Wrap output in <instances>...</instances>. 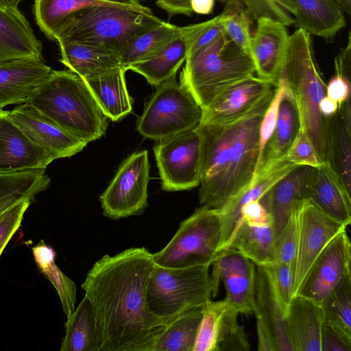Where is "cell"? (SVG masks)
Returning a JSON list of instances; mask_svg holds the SVG:
<instances>
[{
  "mask_svg": "<svg viewBox=\"0 0 351 351\" xmlns=\"http://www.w3.org/2000/svg\"><path fill=\"white\" fill-rule=\"evenodd\" d=\"M155 263L144 247L96 261L82 285L96 317L99 351H153L169 324L148 308L146 289Z\"/></svg>",
  "mask_w": 351,
  "mask_h": 351,
  "instance_id": "1",
  "label": "cell"
},
{
  "mask_svg": "<svg viewBox=\"0 0 351 351\" xmlns=\"http://www.w3.org/2000/svg\"><path fill=\"white\" fill-rule=\"evenodd\" d=\"M269 92L250 112L225 124L201 123L199 204L221 209L252 183L259 157V130L275 92Z\"/></svg>",
  "mask_w": 351,
  "mask_h": 351,
  "instance_id": "2",
  "label": "cell"
},
{
  "mask_svg": "<svg viewBox=\"0 0 351 351\" xmlns=\"http://www.w3.org/2000/svg\"><path fill=\"white\" fill-rule=\"evenodd\" d=\"M25 102L87 143L103 136L108 126L84 80L69 69L52 70Z\"/></svg>",
  "mask_w": 351,
  "mask_h": 351,
  "instance_id": "3",
  "label": "cell"
},
{
  "mask_svg": "<svg viewBox=\"0 0 351 351\" xmlns=\"http://www.w3.org/2000/svg\"><path fill=\"white\" fill-rule=\"evenodd\" d=\"M165 21L149 8L122 5L88 7L65 18L54 41L69 40L104 47L120 55L141 34Z\"/></svg>",
  "mask_w": 351,
  "mask_h": 351,
  "instance_id": "4",
  "label": "cell"
},
{
  "mask_svg": "<svg viewBox=\"0 0 351 351\" xmlns=\"http://www.w3.org/2000/svg\"><path fill=\"white\" fill-rule=\"evenodd\" d=\"M278 79L285 83L300 112L302 129L322 162L325 159L324 117L319 104L326 96V84L317 66L311 36L298 28L289 35Z\"/></svg>",
  "mask_w": 351,
  "mask_h": 351,
  "instance_id": "5",
  "label": "cell"
},
{
  "mask_svg": "<svg viewBox=\"0 0 351 351\" xmlns=\"http://www.w3.org/2000/svg\"><path fill=\"white\" fill-rule=\"evenodd\" d=\"M255 73L250 54L224 32L206 47L187 54L179 83L204 110L226 88Z\"/></svg>",
  "mask_w": 351,
  "mask_h": 351,
  "instance_id": "6",
  "label": "cell"
},
{
  "mask_svg": "<svg viewBox=\"0 0 351 351\" xmlns=\"http://www.w3.org/2000/svg\"><path fill=\"white\" fill-rule=\"evenodd\" d=\"M211 265L204 263L178 268L155 264L146 289L150 311L170 324L181 313L204 305L213 295Z\"/></svg>",
  "mask_w": 351,
  "mask_h": 351,
  "instance_id": "7",
  "label": "cell"
},
{
  "mask_svg": "<svg viewBox=\"0 0 351 351\" xmlns=\"http://www.w3.org/2000/svg\"><path fill=\"white\" fill-rule=\"evenodd\" d=\"M202 118L203 108L175 75L156 86L137 119L136 130L158 141L195 129Z\"/></svg>",
  "mask_w": 351,
  "mask_h": 351,
  "instance_id": "8",
  "label": "cell"
},
{
  "mask_svg": "<svg viewBox=\"0 0 351 351\" xmlns=\"http://www.w3.org/2000/svg\"><path fill=\"white\" fill-rule=\"evenodd\" d=\"M221 232L219 210L202 206L182 221L170 241L152 254L155 264L184 267L212 263L218 254Z\"/></svg>",
  "mask_w": 351,
  "mask_h": 351,
  "instance_id": "9",
  "label": "cell"
},
{
  "mask_svg": "<svg viewBox=\"0 0 351 351\" xmlns=\"http://www.w3.org/2000/svg\"><path fill=\"white\" fill-rule=\"evenodd\" d=\"M149 165L147 150L129 156L99 196L104 216L113 220L140 215L147 208Z\"/></svg>",
  "mask_w": 351,
  "mask_h": 351,
  "instance_id": "10",
  "label": "cell"
},
{
  "mask_svg": "<svg viewBox=\"0 0 351 351\" xmlns=\"http://www.w3.org/2000/svg\"><path fill=\"white\" fill-rule=\"evenodd\" d=\"M153 149L163 191H186L200 184L201 138L196 128L158 141Z\"/></svg>",
  "mask_w": 351,
  "mask_h": 351,
  "instance_id": "11",
  "label": "cell"
},
{
  "mask_svg": "<svg viewBox=\"0 0 351 351\" xmlns=\"http://www.w3.org/2000/svg\"><path fill=\"white\" fill-rule=\"evenodd\" d=\"M212 265L213 295L217 293L220 279L226 289L228 304L239 314L253 313L256 265L230 247L219 252Z\"/></svg>",
  "mask_w": 351,
  "mask_h": 351,
  "instance_id": "12",
  "label": "cell"
},
{
  "mask_svg": "<svg viewBox=\"0 0 351 351\" xmlns=\"http://www.w3.org/2000/svg\"><path fill=\"white\" fill-rule=\"evenodd\" d=\"M350 263L351 245L346 229L331 239L321 252L295 295L320 304L332 289L351 274Z\"/></svg>",
  "mask_w": 351,
  "mask_h": 351,
  "instance_id": "13",
  "label": "cell"
},
{
  "mask_svg": "<svg viewBox=\"0 0 351 351\" xmlns=\"http://www.w3.org/2000/svg\"><path fill=\"white\" fill-rule=\"evenodd\" d=\"M346 227L344 223L321 212L308 200L304 203L299 213L293 296L321 252Z\"/></svg>",
  "mask_w": 351,
  "mask_h": 351,
  "instance_id": "14",
  "label": "cell"
},
{
  "mask_svg": "<svg viewBox=\"0 0 351 351\" xmlns=\"http://www.w3.org/2000/svg\"><path fill=\"white\" fill-rule=\"evenodd\" d=\"M8 117L34 144L48 152L54 160L71 157L88 143L64 130L27 102L8 110Z\"/></svg>",
  "mask_w": 351,
  "mask_h": 351,
  "instance_id": "15",
  "label": "cell"
},
{
  "mask_svg": "<svg viewBox=\"0 0 351 351\" xmlns=\"http://www.w3.org/2000/svg\"><path fill=\"white\" fill-rule=\"evenodd\" d=\"M276 86L270 81L254 75L240 80L223 90L203 110L201 123L232 122L250 112Z\"/></svg>",
  "mask_w": 351,
  "mask_h": 351,
  "instance_id": "16",
  "label": "cell"
},
{
  "mask_svg": "<svg viewBox=\"0 0 351 351\" xmlns=\"http://www.w3.org/2000/svg\"><path fill=\"white\" fill-rule=\"evenodd\" d=\"M312 169L310 166L295 167L259 199L271 217L276 239L293 212L307 200Z\"/></svg>",
  "mask_w": 351,
  "mask_h": 351,
  "instance_id": "17",
  "label": "cell"
},
{
  "mask_svg": "<svg viewBox=\"0 0 351 351\" xmlns=\"http://www.w3.org/2000/svg\"><path fill=\"white\" fill-rule=\"evenodd\" d=\"M16 60L45 62L43 45L18 6L0 0V64Z\"/></svg>",
  "mask_w": 351,
  "mask_h": 351,
  "instance_id": "18",
  "label": "cell"
},
{
  "mask_svg": "<svg viewBox=\"0 0 351 351\" xmlns=\"http://www.w3.org/2000/svg\"><path fill=\"white\" fill-rule=\"evenodd\" d=\"M54 159L0 110V173L45 169Z\"/></svg>",
  "mask_w": 351,
  "mask_h": 351,
  "instance_id": "19",
  "label": "cell"
},
{
  "mask_svg": "<svg viewBox=\"0 0 351 351\" xmlns=\"http://www.w3.org/2000/svg\"><path fill=\"white\" fill-rule=\"evenodd\" d=\"M252 35L249 53L257 76L277 86L289 34L281 23L261 18Z\"/></svg>",
  "mask_w": 351,
  "mask_h": 351,
  "instance_id": "20",
  "label": "cell"
},
{
  "mask_svg": "<svg viewBox=\"0 0 351 351\" xmlns=\"http://www.w3.org/2000/svg\"><path fill=\"white\" fill-rule=\"evenodd\" d=\"M350 97L339 104L332 115L324 117L325 159L351 195Z\"/></svg>",
  "mask_w": 351,
  "mask_h": 351,
  "instance_id": "21",
  "label": "cell"
},
{
  "mask_svg": "<svg viewBox=\"0 0 351 351\" xmlns=\"http://www.w3.org/2000/svg\"><path fill=\"white\" fill-rule=\"evenodd\" d=\"M210 20L183 27L182 32L149 59L130 66L147 82L158 86L173 76L185 61L190 44L208 25Z\"/></svg>",
  "mask_w": 351,
  "mask_h": 351,
  "instance_id": "22",
  "label": "cell"
},
{
  "mask_svg": "<svg viewBox=\"0 0 351 351\" xmlns=\"http://www.w3.org/2000/svg\"><path fill=\"white\" fill-rule=\"evenodd\" d=\"M296 165L285 157L269 167L258 172L250 186L219 209L221 232L218 253L228 248L232 236L241 220V208L247 203L259 199L280 179Z\"/></svg>",
  "mask_w": 351,
  "mask_h": 351,
  "instance_id": "23",
  "label": "cell"
},
{
  "mask_svg": "<svg viewBox=\"0 0 351 351\" xmlns=\"http://www.w3.org/2000/svg\"><path fill=\"white\" fill-rule=\"evenodd\" d=\"M307 200L327 216L350 224L351 195L327 162L313 167Z\"/></svg>",
  "mask_w": 351,
  "mask_h": 351,
  "instance_id": "24",
  "label": "cell"
},
{
  "mask_svg": "<svg viewBox=\"0 0 351 351\" xmlns=\"http://www.w3.org/2000/svg\"><path fill=\"white\" fill-rule=\"evenodd\" d=\"M52 71L45 62L16 60L0 64V110L24 103Z\"/></svg>",
  "mask_w": 351,
  "mask_h": 351,
  "instance_id": "25",
  "label": "cell"
},
{
  "mask_svg": "<svg viewBox=\"0 0 351 351\" xmlns=\"http://www.w3.org/2000/svg\"><path fill=\"white\" fill-rule=\"evenodd\" d=\"M253 313L271 335L276 351H294L285 314L266 271L256 266Z\"/></svg>",
  "mask_w": 351,
  "mask_h": 351,
  "instance_id": "26",
  "label": "cell"
},
{
  "mask_svg": "<svg viewBox=\"0 0 351 351\" xmlns=\"http://www.w3.org/2000/svg\"><path fill=\"white\" fill-rule=\"evenodd\" d=\"M285 317L294 351H321L324 316L320 304L295 295L291 300Z\"/></svg>",
  "mask_w": 351,
  "mask_h": 351,
  "instance_id": "27",
  "label": "cell"
},
{
  "mask_svg": "<svg viewBox=\"0 0 351 351\" xmlns=\"http://www.w3.org/2000/svg\"><path fill=\"white\" fill-rule=\"evenodd\" d=\"M294 24L310 36L332 43L346 25L344 12L337 0H291Z\"/></svg>",
  "mask_w": 351,
  "mask_h": 351,
  "instance_id": "28",
  "label": "cell"
},
{
  "mask_svg": "<svg viewBox=\"0 0 351 351\" xmlns=\"http://www.w3.org/2000/svg\"><path fill=\"white\" fill-rule=\"evenodd\" d=\"M125 72L119 67L83 79L103 112L113 121L121 120L132 110L134 100L127 89Z\"/></svg>",
  "mask_w": 351,
  "mask_h": 351,
  "instance_id": "29",
  "label": "cell"
},
{
  "mask_svg": "<svg viewBox=\"0 0 351 351\" xmlns=\"http://www.w3.org/2000/svg\"><path fill=\"white\" fill-rule=\"evenodd\" d=\"M275 243L271 219L255 221L242 218L228 248L237 250L256 266L263 267L274 262Z\"/></svg>",
  "mask_w": 351,
  "mask_h": 351,
  "instance_id": "30",
  "label": "cell"
},
{
  "mask_svg": "<svg viewBox=\"0 0 351 351\" xmlns=\"http://www.w3.org/2000/svg\"><path fill=\"white\" fill-rule=\"evenodd\" d=\"M301 129L298 105L287 87L279 105L273 134L264 149L256 176L285 157Z\"/></svg>",
  "mask_w": 351,
  "mask_h": 351,
  "instance_id": "31",
  "label": "cell"
},
{
  "mask_svg": "<svg viewBox=\"0 0 351 351\" xmlns=\"http://www.w3.org/2000/svg\"><path fill=\"white\" fill-rule=\"evenodd\" d=\"M60 62L82 79L122 67L119 56L104 47L58 40Z\"/></svg>",
  "mask_w": 351,
  "mask_h": 351,
  "instance_id": "32",
  "label": "cell"
},
{
  "mask_svg": "<svg viewBox=\"0 0 351 351\" xmlns=\"http://www.w3.org/2000/svg\"><path fill=\"white\" fill-rule=\"evenodd\" d=\"M101 5H122L147 10L138 0H34V15L40 30L50 40L62 21L70 14L84 8Z\"/></svg>",
  "mask_w": 351,
  "mask_h": 351,
  "instance_id": "33",
  "label": "cell"
},
{
  "mask_svg": "<svg viewBox=\"0 0 351 351\" xmlns=\"http://www.w3.org/2000/svg\"><path fill=\"white\" fill-rule=\"evenodd\" d=\"M61 351H99V337L93 306L84 295L65 322Z\"/></svg>",
  "mask_w": 351,
  "mask_h": 351,
  "instance_id": "34",
  "label": "cell"
},
{
  "mask_svg": "<svg viewBox=\"0 0 351 351\" xmlns=\"http://www.w3.org/2000/svg\"><path fill=\"white\" fill-rule=\"evenodd\" d=\"M49 182L45 169L0 173V213L21 201H34Z\"/></svg>",
  "mask_w": 351,
  "mask_h": 351,
  "instance_id": "35",
  "label": "cell"
},
{
  "mask_svg": "<svg viewBox=\"0 0 351 351\" xmlns=\"http://www.w3.org/2000/svg\"><path fill=\"white\" fill-rule=\"evenodd\" d=\"M183 27L167 22L154 27L138 36L120 55V63L126 71L135 64L153 57L182 31Z\"/></svg>",
  "mask_w": 351,
  "mask_h": 351,
  "instance_id": "36",
  "label": "cell"
},
{
  "mask_svg": "<svg viewBox=\"0 0 351 351\" xmlns=\"http://www.w3.org/2000/svg\"><path fill=\"white\" fill-rule=\"evenodd\" d=\"M32 253L38 269L56 289L66 319H69L75 309L77 288L75 282L56 265L55 250L43 240L32 247Z\"/></svg>",
  "mask_w": 351,
  "mask_h": 351,
  "instance_id": "37",
  "label": "cell"
},
{
  "mask_svg": "<svg viewBox=\"0 0 351 351\" xmlns=\"http://www.w3.org/2000/svg\"><path fill=\"white\" fill-rule=\"evenodd\" d=\"M203 306L193 307L175 318L158 339L153 351H193Z\"/></svg>",
  "mask_w": 351,
  "mask_h": 351,
  "instance_id": "38",
  "label": "cell"
},
{
  "mask_svg": "<svg viewBox=\"0 0 351 351\" xmlns=\"http://www.w3.org/2000/svg\"><path fill=\"white\" fill-rule=\"evenodd\" d=\"M320 305L324 320L351 339V274L332 289Z\"/></svg>",
  "mask_w": 351,
  "mask_h": 351,
  "instance_id": "39",
  "label": "cell"
},
{
  "mask_svg": "<svg viewBox=\"0 0 351 351\" xmlns=\"http://www.w3.org/2000/svg\"><path fill=\"white\" fill-rule=\"evenodd\" d=\"M219 15L228 37L238 47L249 53L253 19L246 8L239 3L228 0Z\"/></svg>",
  "mask_w": 351,
  "mask_h": 351,
  "instance_id": "40",
  "label": "cell"
},
{
  "mask_svg": "<svg viewBox=\"0 0 351 351\" xmlns=\"http://www.w3.org/2000/svg\"><path fill=\"white\" fill-rule=\"evenodd\" d=\"M228 302L223 300L207 301L203 306L193 351H217L219 325Z\"/></svg>",
  "mask_w": 351,
  "mask_h": 351,
  "instance_id": "41",
  "label": "cell"
},
{
  "mask_svg": "<svg viewBox=\"0 0 351 351\" xmlns=\"http://www.w3.org/2000/svg\"><path fill=\"white\" fill-rule=\"evenodd\" d=\"M239 313L228 304L221 318L217 351H248L250 345L246 333L238 322Z\"/></svg>",
  "mask_w": 351,
  "mask_h": 351,
  "instance_id": "42",
  "label": "cell"
},
{
  "mask_svg": "<svg viewBox=\"0 0 351 351\" xmlns=\"http://www.w3.org/2000/svg\"><path fill=\"white\" fill-rule=\"evenodd\" d=\"M242 4L253 19H269L286 26L294 24L291 0H228Z\"/></svg>",
  "mask_w": 351,
  "mask_h": 351,
  "instance_id": "43",
  "label": "cell"
},
{
  "mask_svg": "<svg viewBox=\"0 0 351 351\" xmlns=\"http://www.w3.org/2000/svg\"><path fill=\"white\" fill-rule=\"evenodd\" d=\"M302 206L293 212L275 243L274 262L287 264L293 270L298 248L299 213Z\"/></svg>",
  "mask_w": 351,
  "mask_h": 351,
  "instance_id": "44",
  "label": "cell"
},
{
  "mask_svg": "<svg viewBox=\"0 0 351 351\" xmlns=\"http://www.w3.org/2000/svg\"><path fill=\"white\" fill-rule=\"evenodd\" d=\"M263 268L267 273L284 313L293 297L294 270L285 263L273 262Z\"/></svg>",
  "mask_w": 351,
  "mask_h": 351,
  "instance_id": "45",
  "label": "cell"
},
{
  "mask_svg": "<svg viewBox=\"0 0 351 351\" xmlns=\"http://www.w3.org/2000/svg\"><path fill=\"white\" fill-rule=\"evenodd\" d=\"M286 88L285 83L282 80L278 79L274 96L262 118L259 130V157L258 167L266 145L273 134L277 120L279 105L286 90Z\"/></svg>",
  "mask_w": 351,
  "mask_h": 351,
  "instance_id": "46",
  "label": "cell"
},
{
  "mask_svg": "<svg viewBox=\"0 0 351 351\" xmlns=\"http://www.w3.org/2000/svg\"><path fill=\"white\" fill-rule=\"evenodd\" d=\"M32 202L21 201L0 213V256L20 227L24 214Z\"/></svg>",
  "mask_w": 351,
  "mask_h": 351,
  "instance_id": "47",
  "label": "cell"
},
{
  "mask_svg": "<svg viewBox=\"0 0 351 351\" xmlns=\"http://www.w3.org/2000/svg\"><path fill=\"white\" fill-rule=\"evenodd\" d=\"M285 158L296 165L316 167L321 162L308 136L301 129Z\"/></svg>",
  "mask_w": 351,
  "mask_h": 351,
  "instance_id": "48",
  "label": "cell"
},
{
  "mask_svg": "<svg viewBox=\"0 0 351 351\" xmlns=\"http://www.w3.org/2000/svg\"><path fill=\"white\" fill-rule=\"evenodd\" d=\"M320 345L321 351H351V339L324 320L321 329Z\"/></svg>",
  "mask_w": 351,
  "mask_h": 351,
  "instance_id": "49",
  "label": "cell"
},
{
  "mask_svg": "<svg viewBox=\"0 0 351 351\" xmlns=\"http://www.w3.org/2000/svg\"><path fill=\"white\" fill-rule=\"evenodd\" d=\"M225 32L221 16L219 14L210 20L208 25L190 44L188 53H191L198 51L215 40Z\"/></svg>",
  "mask_w": 351,
  "mask_h": 351,
  "instance_id": "50",
  "label": "cell"
},
{
  "mask_svg": "<svg viewBox=\"0 0 351 351\" xmlns=\"http://www.w3.org/2000/svg\"><path fill=\"white\" fill-rule=\"evenodd\" d=\"M326 96L339 104L350 97V77L335 73L326 84Z\"/></svg>",
  "mask_w": 351,
  "mask_h": 351,
  "instance_id": "51",
  "label": "cell"
},
{
  "mask_svg": "<svg viewBox=\"0 0 351 351\" xmlns=\"http://www.w3.org/2000/svg\"><path fill=\"white\" fill-rule=\"evenodd\" d=\"M156 5L165 10L169 17L176 14H183L186 16L193 15L191 0H156ZM221 3L228 0H216Z\"/></svg>",
  "mask_w": 351,
  "mask_h": 351,
  "instance_id": "52",
  "label": "cell"
},
{
  "mask_svg": "<svg viewBox=\"0 0 351 351\" xmlns=\"http://www.w3.org/2000/svg\"><path fill=\"white\" fill-rule=\"evenodd\" d=\"M256 330L258 335V350L276 351L273 339L265 326L256 320Z\"/></svg>",
  "mask_w": 351,
  "mask_h": 351,
  "instance_id": "53",
  "label": "cell"
},
{
  "mask_svg": "<svg viewBox=\"0 0 351 351\" xmlns=\"http://www.w3.org/2000/svg\"><path fill=\"white\" fill-rule=\"evenodd\" d=\"M216 0H191V6L193 12L201 14H209L213 12Z\"/></svg>",
  "mask_w": 351,
  "mask_h": 351,
  "instance_id": "54",
  "label": "cell"
},
{
  "mask_svg": "<svg viewBox=\"0 0 351 351\" xmlns=\"http://www.w3.org/2000/svg\"><path fill=\"white\" fill-rule=\"evenodd\" d=\"M339 104L328 96L324 97L319 104V112L323 117H328L336 112Z\"/></svg>",
  "mask_w": 351,
  "mask_h": 351,
  "instance_id": "55",
  "label": "cell"
},
{
  "mask_svg": "<svg viewBox=\"0 0 351 351\" xmlns=\"http://www.w3.org/2000/svg\"><path fill=\"white\" fill-rule=\"evenodd\" d=\"M344 13L349 16L351 14V0H337Z\"/></svg>",
  "mask_w": 351,
  "mask_h": 351,
  "instance_id": "56",
  "label": "cell"
},
{
  "mask_svg": "<svg viewBox=\"0 0 351 351\" xmlns=\"http://www.w3.org/2000/svg\"><path fill=\"white\" fill-rule=\"evenodd\" d=\"M9 1L10 3H12V4L15 5H17L21 3L22 2L23 0H8Z\"/></svg>",
  "mask_w": 351,
  "mask_h": 351,
  "instance_id": "57",
  "label": "cell"
},
{
  "mask_svg": "<svg viewBox=\"0 0 351 351\" xmlns=\"http://www.w3.org/2000/svg\"><path fill=\"white\" fill-rule=\"evenodd\" d=\"M143 1H147V0H143Z\"/></svg>",
  "mask_w": 351,
  "mask_h": 351,
  "instance_id": "58",
  "label": "cell"
}]
</instances>
